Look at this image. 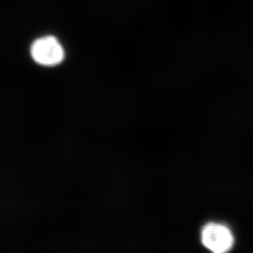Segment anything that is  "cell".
I'll return each mask as SVG.
<instances>
[{
  "label": "cell",
  "instance_id": "1",
  "mask_svg": "<svg viewBox=\"0 0 253 253\" xmlns=\"http://www.w3.org/2000/svg\"><path fill=\"white\" fill-rule=\"evenodd\" d=\"M31 57L39 65L54 67L64 60V48L54 36H43L34 41L31 48Z\"/></svg>",
  "mask_w": 253,
  "mask_h": 253
},
{
  "label": "cell",
  "instance_id": "2",
  "mask_svg": "<svg viewBox=\"0 0 253 253\" xmlns=\"http://www.w3.org/2000/svg\"><path fill=\"white\" fill-rule=\"evenodd\" d=\"M203 246L215 253L229 252L234 244V235L230 229L219 223H208L201 234Z\"/></svg>",
  "mask_w": 253,
  "mask_h": 253
}]
</instances>
